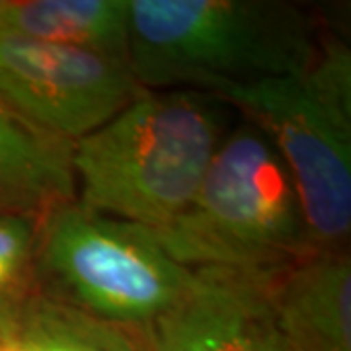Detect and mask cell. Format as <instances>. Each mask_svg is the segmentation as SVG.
Instances as JSON below:
<instances>
[{
    "mask_svg": "<svg viewBox=\"0 0 351 351\" xmlns=\"http://www.w3.org/2000/svg\"><path fill=\"white\" fill-rule=\"evenodd\" d=\"M228 110L211 92L145 88L106 125L73 143L75 199L149 230L174 223L225 141Z\"/></svg>",
    "mask_w": 351,
    "mask_h": 351,
    "instance_id": "1",
    "label": "cell"
},
{
    "mask_svg": "<svg viewBox=\"0 0 351 351\" xmlns=\"http://www.w3.org/2000/svg\"><path fill=\"white\" fill-rule=\"evenodd\" d=\"M326 34L285 0H129L127 63L147 90L215 92L299 75Z\"/></svg>",
    "mask_w": 351,
    "mask_h": 351,
    "instance_id": "2",
    "label": "cell"
},
{
    "mask_svg": "<svg viewBox=\"0 0 351 351\" xmlns=\"http://www.w3.org/2000/svg\"><path fill=\"white\" fill-rule=\"evenodd\" d=\"M151 232L189 269L271 274L316 252L285 164L244 119L230 125L186 211Z\"/></svg>",
    "mask_w": 351,
    "mask_h": 351,
    "instance_id": "3",
    "label": "cell"
},
{
    "mask_svg": "<svg viewBox=\"0 0 351 351\" xmlns=\"http://www.w3.org/2000/svg\"><path fill=\"white\" fill-rule=\"evenodd\" d=\"M262 131L287 168L316 252L350 248L351 55L326 34L299 75L211 92Z\"/></svg>",
    "mask_w": 351,
    "mask_h": 351,
    "instance_id": "4",
    "label": "cell"
},
{
    "mask_svg": "<svg viewBox=\"0 0 351 351\" xmlns=\"http://www.w3.org/2000/svg\"><path fill=\"white\" fill-rule=\"evenodd\" d=\"M36 269L41 291L127 332L170 308L191 279L149 228L76 199L39 219Z\"/></svg>",
    "mask_w": 351,
    "mask_h": 351,
    "instance_id": "5",
    "label": "cell"
},
{
    "mask_svg": "<svg viewBox=\"0 0 351 351\" xmlns=\"http://www.w3.org/2000/svg\"><path fill=\"white\" fill-rule=\"evenodd\" d=\"M143 90L123 61L0 32V108L71 145Z\"/></svg>",
    "mask_w": 351,
    "mask_h": 351,
    "instance_id": "6",
    "label": "cell"
},
{
    "mask_svg": "<svg viewBox=\"0 0 351 351\" xmlns=\"http://www.w3.org/2000/svg\"><path fill=\"white\" fill-rule=\"evenodd\" d=\"M274 274L191 269L182 297L129 334L138 351H287L271 306Z\"/></svg>",
    "mask_w": 351,
    "mask_h": 351,
    "instance_id": "7",
    "label": "cell"
},
{
    "mask_svg": "<svg viewBox=\"0 0 351 351\" xmlns=\"http://www.w3.org/2000/svg\"><path fill=\"white\" fill-rule=\"evenodd\" d=\"M271 306L287 351H351L350 250L313 252L276 271Z\"/></svg>",
    "mask_w": 351,
    "mask_h": 351,
    "instance_id": "8",
    "label": "cell"
},
{
    "mask_svg": "<svg viewBox=\"0 0 351 351\" xmlns=\"http://www.w3.org/2000/svg\"><path fill=\"white\" fill-rule=\"evenodd\" d=\"M73 145L0 108V209L43 217L75 199Z\"/></svg>",
    "mask_w": 351,
    "mask_h": 351,
    "instance_id": "9",
    "label": "cell"
},
{
    "mask_svg": "<svg viewBox=\"0 0 351 351\" xmlns=\"http://www.w3.org/2000/svg\"><path fill=\"white\" fill-rule=\"evenodd\" d=\"M0 32L127 63L129 0H0Z\"/></svg>",
    "mask_w": 351,
    "mask_h": 351,
    "instance_id": "10",
    "label": "cell"
},
{
    "mask_svg": "<svg viewBox=\"0 0 351 351\" xmlns=\"http://www.w3.org/2000/svg\"><path fill=\"white\" fill-rule=\"evenodd\" d=\"M0 351H138L125 328L36 289L0 330Z\"/></svg>",
    "mask_w": 351,
    "mask_h": 351,
    "instance_id": "11",
    "label": "cell"
},
{
    "mask_svg": "<svg viewBox=\"0 0 351 351\" xmlns=\"http://www.w3.org/2000/svg\"><path fill=\"white\" fill-rule=\"evenodd\" d=\"M39 217L0 209V330L38 289Z\"/></svg>",
    "mask_w": 351,
    "mask_h": 351,
    "instance_id": "12",
    "label": "cell"
}]
</instances>
